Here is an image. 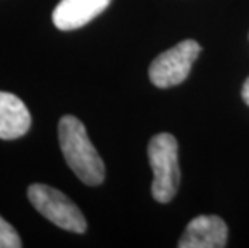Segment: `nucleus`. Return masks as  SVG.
Wrapping results in <instances>:
<instances>
[{"label": "nucleus", "mask_w": 249, "mask_h": 248, "mask_svg": "<svg viewBox=\"0 0 249 248\" xmlns=\"http://www.w3.org/2000/svg\"><path fill=\"white\" fill-rule=\"evenodd\" d=\"M229 229L219 216H196L180 237V248H222L227 245Z\"/></svg>", "instance_id": "5"}, {"label": "nucleus", "mask_w": 249, "mask_h": 248, "mask_svg": "<svg viewBox=\"0 0 249 248\" xmlns=\"http://www.w3.org/2000/svg\"><path fill=\"white\" fill-rule=\"evenodd\" d=\"M28 198L44 218L58 228L76 234L86 232L87 223L84 214L63 192L45 184H33L28 189Z\"/></svg>", "instance_id": "3"}, {"label": "nucleus", "mask_w": 249, "mask_h": 248, "mask_svg": "<svg viewBox=\"0 0 249 248\" xmlns=\"http://www.w3.org/2000/svg\"><path fill=\"white\" fill-rule=\"evenodd\" d=\"M148 158L153 170L151 192L156 202L167 203L176 197L180 170H178V145L171 134H158L150 140Z\"/></svg>", "instance_id": "2"}, {"label": "nucleus", "mask_w": 249, "mask_h": 248, "mask_svg": "<svg viewBox=\"0 0 249 248\" xmlns=\"http://www.w3.org/2000/svg\"><path fill=\"white\" fill-rule=\"evenodd\" d=\"M201 52V45L193 39L183 40L166 50L153 60L150 66V81L160 89L178 86L188 77L195 60Z\"/></svg>", "instance_id": "4"}, {"label": "nucleus", "mask_w": 249, "mask_h": 248, "mask_svg": "<svg viewBox=\"0 0 249 248\" xmlns=\"http://www.w3.org/2000/svg\"><path fill=\"white\" fill-rule=\"evenodd\" d=\"M63 156L74 174L87 186H100L105 179V165L90 142L86 126L76 116L66 114L58 124Z\"/></svg>", "instance_id": "1"}, {"label": "nucleus", "mask_w": 249, "mask_h": 248, "mask_svg": "<svg viewBox=\"0 0 249 248\" xmlns=\"http://www.w3.org/2000/svg\"><path fill=\"white\" fill-rule=\"evenodd\" d=\"M21 239L18 232L13 229L12 224H8L0 216V248H21Z\"/></svg>", "instance_id": "8"}, {"label": "nucleus", "mask_w": 249, "mask_h": 248, "mask_svg": "<svg viewBox=\"0 0 249 248\" xmlns=\"http://www.w3.org/2000/svg\"><path fill=\"white\" fill-rule=\"evenodd\" d=\"M111 0H61L53 10V23L61 31L82 28L107 10Z\"/></svg>", "instance_id": "6"}, {"label": "nucleus", "mask_w": 249, "mask_h": 248, "mask_svg": "<svg viewBox=\"0 0 249 248\" xmlns=\"http://www.w3.org/2000/svg\"><path fill=\"white\" fill-rule=\"evenodd\" d=\"M241 97L243 100H245V103L249 105V77L245 81V84H243V89H241Z\"/></svg>", "instance_id": "9"}, {"label": "nucleus", "mask_w": 249, "mask_h": 248, "mask_svg": "<svg viewBox=\"0 0 249 248\" xmlns=\"http://www.w3.org/2000/svg\"><path fill=\"white\" fill-rule=\"evenodd\" d=\"M31 113L19 97L0 92V139L13 140L31 128Z\"/></svg>", "instance_id": "7"}]
</instances>
